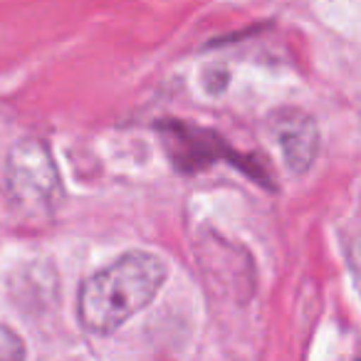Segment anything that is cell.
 Instances as JSON below:
<instances>
[{"label":"cell","mask_w":361,"mask_h":361,"mask_svg":"<svg viewBox=\"0 0 361 361\" xmlns=\"http://www.w3.org/2000/svg\"><path fill=\"white\" fill-rule=\"evenodd\" d=\"M169 267L154 252H126L97 270L80 287L77 317L90 334L109 336L154 302Z\"/></svg>","instance_id":"cell-1"},{"label":"cell","mask_w":361,"mask_h":361,"mask_svg":"<svg viewBox=\"0 0 361 361\" xmlns=\"http://www.w3.org/2000/svg\"><path fill=\"white\" fill-rule=\"evenodd\" d=\"M6 188L25 216H52L65 198L52 151L40 139H20L6 159Z\"/></svg>","instance_id":"cell-2"},{"label":"cell","mask_w":361,"mask_h":361,"mask_svg":"<svg viewBox=\"0 0 361 361\" xmlns=\"http://www.w3.org/2000/svg\"><path fill=\"white\" fill-rule=\"evenodd\" d=\"M159 129L164 134L166 151H169L171 161H173V166L178 171L193 173V171L208 169L216 161H228V164L245 171L247 176H252L257 183L270 186V173L257 164L255 156L238 154L233 146H228L213 131L201 129V126L180 124V121H164V124H159Z\"/></svg>","instance_id":"cell-3"},{"label":"cell","mask_w":361,"mask_h":361,"mask_svg":"<svg viewBox=\"0 0 361 361\" xmlns=\"http://www.w3.org/2000/svg\"><path fill=\"white\" fill-rule=\"evenodd\" d=\"M267 129L292 173H307L314 166L319 154V126L307 111L297 106L275 109L267 119Z\"/></svg>","instance_id":"cell-4"},{"label":"cell","mask_w":361,"mask_h":361,"mask_svg":"<svg viewBox=\"0 0 361 361\" xmlns=\"http://www.w3.org/2000/svg\"><path fill=\"white\" fill-rule=\"evenodd\" d=\"M0 361H25V344L6 324H0Z\"/></svg>","instance_id":"cell-5"}]
</instances>
